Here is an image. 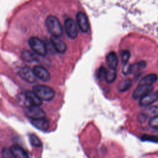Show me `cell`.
<instances>
[{
  "instance_id": "6da1fadb",
  "label": "cell",
  "mask_w": 158,
  "mask_h": 158,
  "mask_svg": "<svg viewBox=\"0 0 158 158\" xmlns=\"http://www.w3.org/2000/svg\"><path fill=\"white\" fill-rule=\"evenodd\" d=\"M46 26L52 36L60 37L63 33L62 27L58 19L54 15H49L45 20Z\"/></svg>"
},
{
  "instance_id": "7a4b0ae2",
  "label": "cell",
  "mask_w": 158,
  "mask_h": 158,
  "mask_svg": "<svg viewBox=\"0 0 158 158\" xmlns=\"http://www.w3.org/2000/svg\"><path fill=\"white\" fill-rule=\"evenodd\" d=\"M33 91L42 101H51L54 96V90L51 87L46 85H35L33 86Z\"/></svg>"
},
{
  "instance_id": "3957f363",
  "label": "cell",
  "mask_w": 158,
  "mask_h": 158,
  "mask_svg": "<svg viewBox=\"0 0 158 158\" xmlns=\"http://www.w3.org/2000/svg\"><path fill=\"white\" fill-rule=\"evenodd\" d=\"M28 44L32 51L36 54L44 56L47 53V49L44 43L36 36H32L28 40Z\"/></svg>"
},
{
  "instance_id": "277c9868",
  "label": "cell",
  "mask_w": 158,
  "mask_h": 158,
  "mask_svg": "<svg viewBox=\"0 0 158 158\" xmlns=\"http://www.w3.org/2000/svg\"><path fill=\"white\" fill-rule=\"evenodd\" d=\"M25 114L31 120L43 118L45 115L44 112L39 106L31 105L25 107Z\"/></svg>"
},
{
  "instance_id": "5b68a950",
  "label": "cell",
  "mask_w": 158,
  "mask_h": 158,
  "mask_svg": "<svg viewBox=\"0 0 158 158\" xmlns=\"http://www.w3.org/2000/svg\"><path fill=\"white\" fill-rule=\"evenodd\" d=\"M64 29L67 36L72 38L75 39L78 35V29L77 25L72 19H67L64 22Z\"/></svg>"
},
{
  "instance_id": "8992f818",
  "label": "cell",
  "mask_w": 158,
  "mask_h": 158,
  "mask_svg": "<svg viewBox=\"0 0 158 158\" xmlns=\"http://www.w3.org/2000/svg\"><path fill=\"white\" fill-rule=\"evenodd\" d=\"M152 85H139L133 93V98L135 99H140L147 94L152 93Z\"/></svg>"
},
{
  "instance_id": "52a82bcc",
  "label": "cell",
  "mask_w": 158,
  "mask_h": 158,
  "mask_svg": "<svg viewBox=\"0 0 158 158\" xmlns=\"http://www.w3.org/2000/svg\"><path fill=\"white\" fill-rule=\"evenodd\" d=\"M19 75L27 82L34 83L36 81V76L33 72V70L27 65L22 66L19 69Z\"/></svg>"
},
{
  "instance_id": "ba28073f",
  "label": "cell",
  "mask_w": 158,
  "mask_h": 158,
  "mask_svg": "<svg viewBox=\"0 0 158 158\" xmlns=\"http://www.w3.org/2000/svg\"><path fill=\"white\" fill-rule=\"evenodd\" d=\"M77 22L79 29L84 33L89 31V24L88 17L85 14L82 12H79L77 15Z\"/></svg>"
},
{
  "instance_id": "9c48e42d",
  "label": "cell",
  "mask_w": 158,
  "mask_h": 158,
  "mask_svg": "<svg viewBox=\"0 0 158 158\" xmlns=\"http://www.w3.org/2000/svg\"><path fill=\"white\" fill-rule=\"evenodd\" d=\"M25 100L28 104V106H40L42 104V100L36 95L33 91L27 90L24 94Z\"/></svg>"
},
{
  "instance_id": "30bf717a",
  "label": "cell",
  "mask_w": 158,
  "mask_h": 158,
  "mask_svg": "<svg viewBox=\"0 0 158 158\" xmlns=\"http://www.w3.org/2000/svg\"><path fill=\"white\" fill-rule=\"evenodd\" d=\"M33 72L36 77L40 78L43 81H48L50 80V74L48 71L41 65H35L33 67Z\"/></svg>"
},
{
  "instance_id": "8fae6325",
  "label": "cell",
  "mask_w": 158,
  "mask_h": 158,
  "mask_svg": "<svg viewBox=\"0 0 158 158\" xmlns=\"http://www.w3.org/2000/svg\"><path fill=\"white\" fill-rule=\"evenodd\" d=\"M158 99V91L156 92H152L146 96H144L139 99V104L141 107H147L154 102H155Z\"/></svg>"
},
{
  "instance_id": "7c38bea8",
  "label": "cell",
  "mask_w": 158,
  "mask_h": 158,
  "mask_svg": "<svg viewBox=\"0 0 158 158\" xmlns=\"http://www.w3.org/2000/svg\"><path fill=\"white\" fill-rule=\"evenodd\" d=\"M51 43L53 46L54 49L59 53H64L67 49V46L65 43L60 40L59 37L51 36Z\"/></svg>"
},
{
  "instance_id": "4fadbf2b",
  "label": "cell",
  "mask_w": 158,
  "mask_h": 158,
  "mask_svg": "<svg viewBox=\"0 0 158 158\" xmlns=\"http://www.w3.org/2000/svg\"><path fill=\"white\" fill-rule=\"evenodd\" d=\"M31 123L35 127L42 131L47 130L49 127L48 120L44 117L38 119H32L31 120Z\"/></svg>"
},
{
  "instance_id": "5bb4252c",
  "label": "cell",
  "mask_w": 158,
  "mask_h": 158,
  "mask_svg": "<svg viewBox=\"0 0 158 158\" xmlns=\"http://www.w3.org/2000/svg\"><path fill=\"white\" fill-rule=\"evenodd\" d=\"M10 149L14 158H29L27 152L20 146L17 144L12 145Z\"/></svg>"
},
{
  "instance_id": "9a60e30c",
  "label": "cell",
  "mask_w": 158,
  "mask_h": 158,
  "mask_svg": "<svg viewBox=\"0 0 158 158\" xmlns=\"http://www.w3.org/2000/svg\"><path fill=\"white\" fill-rule=\"evenodd\" d=\"M106 62L109 69L116 70L118 60L115 52L110 51L107 54Z\"/></svg>"
},
{
  "instance_id": "2e32d148",
  "label": "cell",
  "mask_w": 158,
  "mask_h": 158,
  "mask_svg": "<svg viewBox=\"0 0 158 158\" xmlns=\"http://www.w3.org/2000/svg\"><path fill=\"white\" fill-rule=\"evenodd\" d=\"M158 79V77L155 73H150L144 77L139 81V85H152L156 83Z\"/></svg>"
},
{
  "instance_id": "e0dca14e",
  "label": "cell",
  "mask_w": 158,
  "mask_h": 158,
  "mask_svg": "<svg viewBox=\"0 0 158 158\" xmlns=\"http://www.w3.org/2000/svg\"><path fill=\"white\" fill-rule=\"evenodd\" d=\"M131 86V80L130 78H127L122 80L117 86V89L120 92H125L128 90Z\"/></svg>"
},
{
  "instance_id": "ac0fdd59",
  "label": "cell",
  "mask_w": 158,
  "mask_h": 158,
  "mask_svg": "<svg viewBox=\"0 0 158 158\" xmlns=\"http://www.w3.org/2000/svg\"><path fill=\"white\" fill-rule=\"evenodd\" d=\"M146 62L143 60L137 62L131 65V73L137 72L141 70H143L146 67Z\"/></svg>"
},
{
  "instance_id": "d6986e66",
  "label": "cell",
  "mask_w": 158,
  "mask_h": 158,
  "mask_svg": "<svg viewBox=\"0 0 158 158\" xmlns=\"http://www.w3.org/2000/svg\"><path fill=\"white\" fill-rule=\"evenodd\" d=\"M116 77H117L116 70L109 69V70H107L105 80H106L107 83H112L115 81V80L116 78Z\"/></svg>"
},
{
  "instance_id": "ffe728a7",
  "label": "cell",
  "mask_w": 158,
  "mask_h": 158,
  "mask_svg": "<svg viewBox=\"0 0 158 158\" xmlns=\"http://www.w3.org/2000/svg\"><path fill=\"white\" fill-rule=\"evenodd\" d=\"M21 57L23 59V60L27 61V62H32L35 60V56L32 54L31 52L25 50L23 51V52L21 54Z\"/></svg>"
},
{
  "instance_id": "44dd1931",
  "label": "cell",
  "mask_w": 158,
  "mask_h": 158,
  "mask_svg": "<svg viewBox=\"0 0 158 158\" xmlns=\"http://www.w3.org/2000/svg\"><path fill=\"white\" fill-rule=\"evenodd\" d=\"M30 141L32 146L35 147H41V142L40 139L34 134H31L30 135Z\"/></svg>"
},
{
  "instance_id": "7402d4cb",
  "label": "cell",
  "mask_w": 158,
  "mask_h": 158,
  "mask_svg": "<svg viewBox=\"0 0 158 158\" xmlns=\"http://www.w3.org/2000/svg\"><path fill=\"white\" fill-rule=\"evenodd\" d=\"M106 73H107V70L105 69L104 67L103 66H101L97 72H96V77L99 80H101L103 79H105L106 78Z\"/></svg>"
},
{
  "instance_id": "603a6c76",
  "label": "cell",
  "mask_w": 158,
  "mask_h": 158,
  "mask_svg": "<svg viewBox=\"0 0 158 158\" xmlns=\"http://www.w3.org/2000/svg\"><path fill=\"white\" fill-rule=\"evenodd\" d=\"M130 57V52L128 50H123L121 52V58L123 64L128 63L129 58Z\"/></svg>"
},
{
  "instance_id": "cb8c5ba5",
  "label": "cell",
  "mask_w": 158,
  "mask_h": 158,
  "mask_svg": "<svg viewBox=\"0 0 158 158\" xmlns=\"http://www.w3.org/2000/svg\"><path fill=\"white\" fill-rule=\"evenodd\" d=\"M149 126L154 129H158V115L154 116L149 121Z\"/></svg>"
},
{
  "instance_id": "d4e9b609",
  "label": "cell",
  "mask_w": 158,
  "mask_h": 158,
  "mask_svg": "<svg viewBox=\"0 0 158 158\" xmlns=\"http://www.w3.org/2000/svg\"><path fill=\"white\" fill-rule=\"evenodd\" d=\"M122 73L124 75H128L131 73V65L128 63L125 64H123Z\"/></svg>"
},
{
  "instance_id": "484cf974",
  "label": "cell",
  "mask_w": 158,
  "mask_h": 158,
  "mask_svg": "<svg viewBox=\"0 0 158 158\" xmlns=\"http://www.w3.org/2000/svg\"><path fill=\"white\" fill-rule=\"evenodd\" d=\"M148 110L149 111V112L155 115V116H157L158 115V106H152L151 107L149 108Z\"/></svg>"
}]
</instances>
